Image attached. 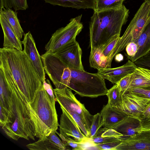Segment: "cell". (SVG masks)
<instances>
[{
    "label": "cell",
    "mask_w": 150,
    "mask_h": 150,
    "mask_svg": "<svg viewBox=\"0 0 150 150\" xmlns=\"http://www.w3.org/2000/svg\"><path fill=\"white\" fill-rule=\"evenodd\" d=\"M0 61L8 68L26 101L32 103L43 83L23 50L4 47L0 49Z\"/></svg>",
    "instance_id": "6da1fadb"
},
{
    "label": "cell",
    "mask_w": 150,
    "mask_h": 150,
    "mask_svg": "<svg viewBox=\"0 0 150 150\" xmlns=\"http://www.w3.org/2000/svg\"><path fill=\"white\" fill-rule=\"evenodd\" d=\"M129 10L123 4L114 9L94 11L89 23L90 55L102 52L117 35H120L122 26L126 24Z\"/></svg>",
    "instance_id": "7a4b0ae2"
},
{
    "label": "cell",
    "mask_w": 150,
    "mask_h": 150,
    "mask_svg": "<svg viewBox=\"0 0 150 150\" xmlns=\"http://www.w3.org/2000/svg\"><path fill=\"white\" fill-rule=\"evenodd\" d=\"M6 76L8 83L11 102L8 109L7 121L2 127L6 134L16 141L22 138L35 140V126L22 95L11 74Z\"/></svg>",
    "instance_id": "3957f363"
},
{
    "label": "cell",
    "mask_w": 150,
    "mask_h": 150,
    "mask_svg": "<svg viewBox=\"0 0 150 150\" xmlns=\"http://www.w3.org/2000/svg\"><path fill=\"white\" fill-rule=\"evenodd\" d=\"M43 85L37 92L33 101L26 104L34 124L35 137L47 136L52 132H55L59 125L55 107Z\"/></svg>",
    "instance_id": "277c9868"
},
{
    "label": "cell",
    "mask_w": 150,
    "mask_h": 150,
    "mask_svg": "<svg viewBox=\"0 0 150 150\" xmlns=\"http://www.w3.org/2000/svg\"><path fill=\"white\" fill-rule=\"evenodd\" d=\"M70 69L68 88L82 97L95 98L106 95L108 90L105 79L97 73H90L84 70Z\"/></svg>",
    "instance_id": "5b68a950"
},
{
    "label": "cell",
    "mask_w": 150,
    "mask_h": 150,
    "mask_svg": "<svg viewBox=\"0 0 150 150\" xmlns=\"http://www.w3.org/2000/svg\"><path fill=\"white\" fill-rule=\"evenodd\" d=\"M150 19V5L145 2L141 6L123 35L120 37L107 60L111 63L114 57L123 51L127 45L134 42L142 33Z\"/></svg>",
    "instance_id": "8992f818"
},
{
    "label": "cell",
    "mask_w": 150,
    "mask_h": 150,
    "mask_svg": "<svg viewBox=\"0 0 150 150\" xmlns=\"http://www.w3.org/2000/svg\"><path fill=\"white\" fill-rule=\"evenodd\" d=\"M82 15L71 18L65 26L57 30L52 35L48 42L45 45L46 55L53 54L59 50L75 42L76 36L83 28L81 22Z\"/></svg>",
    "instance_id": "52a82bcc"
},
{
    "label": "cell",
    "mask_w": 150,
    "mask_h": 150,
    "mask_svg": "<svg viewBox=\"0 0 150 150\" xmlns=\"http://www.w3.org/2000/svg\"><path fill=\"white\" fill-rule=\"evenodd\" d=\"M41 57L45 73L55 88H68L71 77L70 69L54 54H43Z\"/></svg>",
    "instance_id": "ba28073f"
},
{
    "label": "cell",
    "mask_w": 150,
    "mask_h": 150,
    "mask_svg": "<svg viewBox=\"0 0 150 150\" xmlns=\"http://www.w3.org/2000/svg\"><path fill=\"white\" fill-rule=\"evenodd\" d=\"M56 101L60 107L65 110H69L79 114L82 117L89 133L93 115L86 109L75 97L71 90L67 88L64 89H53Z\"/></svg>",
    "instance_id": "9c48e42d"
},
{
    "label": "cell",
    "mask_w": 150,
    "mask_h": 150,
    "mask_svg": "<svg viewBox=\"0 0 150 150\" xmlns=\"http://www.w3.org/2000/svg\"><path fill=\"white\" fill-rule=\"evenodd\" d=\"M53 54L58 57L68 68L84 70L81 61V49L76 41Z\"/></svg>",
    "instance_id": "30bf717a"
},
{
    "label": "cell",
    "mask_w": 150,
    "mask_h": 150,
    "mask_svg": "<svg viewBox=\"0 0 150 150\" xmlns=\"http://www.w3.org/2000/svg\"><path fill=\"white\" fill-rule=\"evenodd\" d=\"M123 101L121 110L129 116L138 120L140 115L150 105V99L142 97L125 92L122 95Z\"/></svg>",
    "instance_id": "8fae6325"
},
{
    "label": "cell",
    "mask_w": 150,
    "mask_h": 150,
    "mask_svg": "<svg viewBox=\"0 0 150 150\" xmlns=\"http://www.w3.org/2000/svg\"><path fill=\"white\" fill-rule=\"evenodd\" d=\"M59 125L60 133L72 137L76 140L85 144L88 143L89 138L82 132L78 125L71 116L62 108Z\"/></svg>",
    "instance_id": "7c38bea8"
},
{
    "label": "cell",
    "mask_w": 150,
    "mask_h": 150,
    "mask_svg": "<svg viewBox=\"0 0 150 150\" xmlns=\"http://www.w3.org/2000/svg\"><path fill=\"white\" fill-rule=\"evenodd\" d=\"M24 46L23 51L27 54L33 63L41 81L43 83L45 79V72L44 69L41 56L39 54L36 47L35 41L30 32L24 35L22 41Z\"/></svg>",
    "instance_id": "4fadbf2b"
},
{
    "label": "cell",
    "mask_w": 150,
    "mask_h": 150,
    "mask_svg": "<svg viewBox=\"0 0 150 150\" xmlns=\"http://www.w3.org/2000/svg\"><path fill=\"white\" fill-rule=\"evenodd\" d=\"M115 150H150V130L139 132L132 137H121Z\"/></svg>",
    "instance_id": "5bb4252c"
},
{
    "label": "cell",
    "mask_w": 150,
    "mask_h": 150,
    "mask_svg": "<svg viewBox=\"0 0 150 150\" xmlns=\"http://www.w3.org/2000/svg\"><path fill=\"white\" fill-rule=\"evenodd\" d=\"M137 67L134 62L129 60L122 66L115 68L100 69L97 73L104 79L115 84L123 78L132 73Z\"/></svg>",
    "instance_id": "9a60e30c"
},
{
    "label": "cell",
    "mask_w": 150,
    "mask_h": 150,
    "mask_svg": "<svg viewBox=\"0 0 150 150\" xmlns=\"http://www.w3.org/2000/svg\"><path fill=\"white\" fill-rule=\"evenodd\" d=\"M53 131L47 136L40 138L34 142L26 145L30 150H64L67 149V146L61 141Z\"/></svg>",
    "instance_id": "2e32d148"
},
{
    "label": "cell",
    "mask_w": 150,
    "mask_h": 150,
    "mask_svg": "<svg viewBox=\"0 0 150 150\" xmlns=\"http://www.w3.org/2000/svg\"><path fill=\"white\" fill-rule=\"evenodd\" d=\"M100 114L103 125L102 127L111 129L113 126L129 116L125 112L110 106L108 103L104 106Z\"/></svg>",
    "instance_id": "e0dca14e"
},
{
    "label": "cell",
    "mask_w": 150,
    "mask_h": 150,
    "mask_svg": "<svg viewBox=\"0 0 150 150\" xmlns=\"http://www.w3.org/2000/svg\"><path fill=\"white\" fill-rule=\"evenodd\" d=\"M0 22L4 35L3 47L22 50V41L18 37L5 17L1 13Z\"/></svg>",
    "instance_id": "ac0fdd59"
},
{
    "label": "cell",
    "mask_w": 150,
    "mask_h": 150,
    "mask_svg": "<svg viewBox=\"0 0 150 150\" xmlns=\"http://www.w3.org/2000/svg\"><path fill=\"white\" fill-rule=\"evenodd\" d=\"M140 121L132 117L128 116L112 127L116 131L122 135V137H132L139 132Z\"/></svg>",
    "instance_id": "d6986e66"
},
{
    "label": "cell",
    "mask_w": 150,
    "mask_h": 150,
    "mask_svg": "<svg viewBox=\"0 0 150 150\" xmlns=\"http://www.w3.org/2000/svg\"><path fill=\"white\" fill-rule=\"evenodd\" d=\"M134 42L138 47L137 52L134 57L128 59L133 62L145 55L150 50V19L139 36Z\"/></svg>",
    "instance_id": "ffe728a7"
},
{
    "label": "cell",
    "mask_w": 150,
    "mask_h": 150,
    "mask_svg": "<svg viewBox=\"0 0 150 150\" xmlns=\"http://www.w3.org/2000/svg\"><path fill=\"white\" fill-rule=\"evenodd\" d=\"M150 86V69L138 67L132 74L131 81L127 91L134 88Z\"/></svg>",
    "instance_id": "44dd1931"
},
{
    "label": "cell",
    "mask_w": 150,
    "mask_h": 150,
    "mask_svg": "<svg viewBox=\"0 0 150 150\" xmlns=\"http://www.w3.org/2000/svg\"><path fill=\"white\" fill-rule=\"evenodd\" d=\"M45 2L53 6L71 7L78 9H95L96 0H44Z\"/></svg>",
    "instance_id": "7402d4cb"
},
{
    "label": "cell",
    "mask_w": 150,
    "mask_h": 150,
    "mask_svg": "<svg viewBox=\"0 0 150 150\" xmlns=\"http://www.w3.org/2000/svg\"><path fill=\"white\" fill-rule=\"evenodd\" d=\"M0 13L5 17L18 38L22 39L25 34L18 19L17 13L12 9L2 8L0 9Z\"/></svg>",
    "instance_id": "603a6c76"
},
{
    "label": "cell",
    "mask_w": 150,
    "mask_h": 150,
    "mask_svg": "<svg viewBox=\"0 0 150 150\" xmlns=\"http://www.w3.org/2000/svg\"><path fill=\"white\" fill-rule=\"evenodd\" d=\"M117 85L115 84L108 90L106 95L108 103L112 107L121 110L123 101V96Z\"/></svg>",
    "instance_id": "cb8c5ba5"
},
{
    "label": "cell",
    "mask_w": 150,
    "mask_h": 150,
    "mask_svg": "<svg viewBox=\"0 0 150 150\" xmlns=\"http://www.w3.org/2000/svg\"><path fill=\"white\" fill-rule=\"evenodd\" d=\"M100 50L90 55L89 61L91 67L98 70L106 68L107 59Z\"/></svg>",
    "instance_id": "d4e9b609"
},
{
    "label": "cell",
    "mask_w": 150,
    "mask_h": 150,
    "mask_svg": "<svg viewBox=\"0 0 150 150\" xmlns=\"http://www.w3.org/2000/svg\"><path fill=\"white\" fill-rule=\"evenodd\" d=\"M124 0H96L95 10L94 11H102L118 8L122 5Z\"/></svg>",
    "instance_id": "484cf974"
},
{
    "label": "cell",
    "mask_w": 150,
    "mask_h": 150,
    "mask_svg": "<svg viewBox=\"0 0 150 150\" xmlns=\"http://www.w3.org/2000/svg\"><path fill=\"white\" fill-rule=\"evenodd\" d=\"M13 9L15 11L28 8L27 0H0V9Z\"/></svg>",
    "instance_id": "4316f807"
},
{
    "label": "cell",
    "mask_w": 150,
    "mask_h": 150,
    "mask_svg": "<svg viewBox=\"0 0 150 150\" xmlns=\"http://www.w3.org/2000/svg\"><path fill=\"white\" fill-rule=\"evenodd\" d=\"M56 133L59 135L63 143L66 146H69L73 150H83L86 149V144L77 141L70 137L63 135L59 133L57 131Z\"/></svg>",
    "instance_id": "83f0119b"
},
{
    "label": "cell",
    "mask_w": 150,
    "mask_h": 150,
    "mask_svg": "<svg viewBox=\"0 0 150 150\" xmlns=\"http://www.w3.org/2000/svg\"><path fill=\"white\" fill-rule=\"evenodd\" d=\"M103 125V120L100 113H98L94 115L90 130L89 138L94 137Z\"/></svg>",
    "instance_id": "f1b7e54d"
},
{
    "label": "cell",
    "mask_w": 150,
    "mask_h": 150,
    "mask_svg": "<svg viewBox=\"0 0 150 150\" xmlns=\"http://www.w3.org/2000/svg\"><path fill=\"white\" fill-rule=\"evenodd\" d=\"M125 92L132 93L140 97L150 99V86L131 89L128 90Z\"/></svg>",
    "instance_id": "f546056e"
},
{
    "label": "cell",
    "mask_w": 150,
    "mask_h": 150,
    "mask_svg": "<svg viewBox=\"0 0 150 150\" xmlns=\"http://www.w3.org/2000/svg\"><path fill=\"white\" fill-rule=\"evenodd\" d=\"M120 37V35H117L103 49L102 53L107 59L110 56Z\"/></svg>",
    "instance_id": "4dcf8cb0"
},
{
    "label": "cell",
    "mask_w": 150,
    "mask_h": 150,
    "mask_svg": "<svg viewBox=\"0 0 150 150\" xmlns=\"http://www.w3.org/2000/svg\"><path fill=\"white\" fill-rule=\"evenodd\" d=\"M132 74L122 78L117 83L122 95L127 91L131 81Z\"/></svg>",
    "instance_id": "1f68e13d"
},
{
    "label": "cell",
    "mask_w": 150,
    "mask_h": 150,
    "mask_svg": "<svg viewBox=\"0 0 150 150\" xmlns=\"http://www.w3.org/2000/svg\"><path fill=\"white\" fill-rule=\"evenodd\" d=\"M134 63L137 67L150 69V50L145 55L135 61Z\"/></svg>",
    "instance_id": "d6a6232c"
},
{
    "label": "cell",
    "mask_w": 150,
    "mask_h": 150,
    "mask_svg": "<svg viewBox=\"0 0 150 150\" xmlns=\"http://www.w3.org/2000/svg\"><path fill=\"white\" fill-rule=\"evenodd\" d=\"M121 137L120 140L105 143L98 144L96 146L99 150H115L116 147L121 142Z\"/></svg>",
    "instance_id": "836d02e7"
},
{
    "label": "cell",
    "mask_w": 150,
    "mask_h": 150,
    "mask_svg": "<svg viewBox=\"0 0 150 150\" xmlns=\"http://www.w3.org/2000/svg\"><path fill=\"white\" fill-rule=\"evenodd\" d=\"M125 48L126 51L125 55L128 59L134 57L137 52L138 47L134 42L129 43Z\"/></svg>",
    "instance_id": "e575fe53"
},
{
    "label": "cell",
    "mask_w": 150,
    "mask_h": 150,
    "mask_svg": "<svg viewBox=\"0 0 150 150\" xmlns=\"http://www.w3.org/2000/svg\"><path fill=\"white\" fill-rule=\"evenodd\" d=\"M43 85L44 88L52 100L55 102L56 100L54 94V90L50 81L48 79H47L46 81L45 79L43 82Z\"/></svg>",
    "instance_id": "d590c367"
},
{
    "label": "cell",
    "mask_w": 150,
    "mask_h": 150,
    "mask_svg": "<svg viewBox=\"0 0 150 150\" xmlns=\"http://www.w3.org/2000/svg\"><path fill=\"white\" fill-rule=\"evenodd\" d=\"M8 110L0 105V125L2 127L7 121Z\"/></svg>",
    "instance_id": "8d00e7d4"
},
{
    "label": "cell",
    "mask_w": 150,
    "mask_h": 150,
    "mask_svg": "<svg viewBox=\"0 0 150 150\" xmlns=\"http://www.w3.org/2000/svg\"><path fill=\"white\" fill-rule=\"evenodd\" d=\"M140 122V125L139 132L150 130V117L143 119Z\"/></svg>",
    "instance_id": "74e56055"
},
{
    "label": "cell",
    "mask_w": 150,
    "mask_h": 150,
    "mask_svg": "<svg viewBox=\"0 0 150 150\" xmlns=\"http://www.w3.org/2000/svg\"><path fill=\"white\" fill-rule=\"evenodd\" d=\"M116 60L118 62H120L123 59V56L121 54L118 53L115 56Z\"/></svg>",
    "instance_id": "f35d334b"
},
{
    "label": "cell",
    "mask_w": 150,
    "mask_h": 150,
    "mask_svg": "<svg viewBox=\"0 0 150 150\" xmlns=\"http://www.w3.org/2000/svg\"><path fill=\"white\" fill-rule=\"evenodd\" d=\"M145 2L150 5V0H144Z\"/></svg>",
    "instance_id": "ab89813d"
}]
</instances>
